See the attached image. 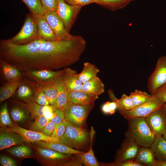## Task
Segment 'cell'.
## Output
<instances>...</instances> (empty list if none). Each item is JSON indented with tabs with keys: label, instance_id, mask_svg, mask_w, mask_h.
Returning <instances> with one entry per match:
<instances>
[{
	"label": "cell",
	"instance_id": "6da1fadb",
	"mask_svg": "<svg viewBox=\"0 0 166 166\" xmlns=\"http://www.w3.org/2000/svg\"><path fill=\"white\" fill-rule=\"evenodd\" d=\"M86 43L81 35L69 40L52 41L40 38L26 44L0 41V59L21 71L34 69L54 70L66 68L80 59Z\"/></svg>",
	"mask_w": 166,
	"mask_h": 166
},
{
	"label": "cell",
	"instance_id": "7a4b0ae2",
	"mask_svg": "<svg viewBox=\"0 0 166 166\" xmlns=\"http://www.w3.org/2000/svg\"><path fill=\"white\" fill-rule=\"evenodd\" d=\"M128 126L126 132L141 147H150L156 137L147 124L144 117L127 120Z\"/></svg>",
	"mask_w": 166,
	"mask_h": 166
},
{
	"label": "cell",
	"instance_id": "3957f363",
	"mask_svg": "<svg viewBox=\"0 0 166 166\" xmlns=\"http://www.w3.org/2000/svg\"><path fill=\"white\" fill-rule=\"evenodd\" d=\"M39 38L36 17L30 13L26 14L19 32L7 40L12 43L22 45L29 43Z\"/></svg>",
	"mask_w": 166,
	"mask_h": 166
},
{
	"label": "cell",
	"instance_id": "277c9868",
	"mask_svg": "<svg viewBox=\"0 0 166 166\" xmlns=\"http://www.w3.org/2000/svg\"><path fill=\"white\" fill-rule=\"evenodd\" d=\"M65 132L61 138L60 143L73 148L80 149L88 143V133L82 128L74 126L65 121Z\"/></svg>",
	"mask_w": 166,
	"mask_h": 166
},
{
	"label": "cell",
	"instance_id": "5b68a950",
	"mask_svg": "<svg viewBox=\"0 0 166 166\" xmlns=\"http://www.w3.org/2000/svg\"><path fill=\"white\" fill-rule=\"evenodd\" d=\"M94 104L83 105L67 102L61 109L64 113V119L72 125L82 128Z\"/></svg>",
	"mask_w": 166,
	"mask_h": 166
},
{
	"label": "cell",
	"instance_id": "8992f818",
	"mask_svg": "<svg viewBox=\"0 0 166 166\" xmlns=\"http://www.w3.org/2000/svg\"><path fill=\"white\" fill-rule=\"evenodd\" d=\"M165 103L158 98L151 95L147 101L128 110L119 111L124 117L128 120L135 117H145L153 111L164 107Z\"/></svg>",
	"mask_w": 166,
	"mask_h": 166
},
{
	"label": "cell",
	"instance_id": "52a82bcc",
	"mask_svg": "<svg viewBox=\"0 0 166 166\" xmlns=\"http://www.w3.org/2000/svg\"><path fill=\"white\" fill-rule=\"evenodd\" d=\"M166 83V56H162L157 60L153 71L148 78L147 88L151 94Z\"/></svg>",
	"mask_w": 166,
	"mask_h": 166
},
{
	"label": "cell",
	"instance_id": "ba28073f",
	"mask_svg": "<svg viewBox=\"0 0 166 166\" xmlns=\"http://www.w3.org/2000/svg\"><path fill=\"white\" fill-rule=\"evenodd\" d=\"M57 2L55 12L69 32L82 7L69 5L64 0H57Z\"/></svg>",
	"mask_w": 166,
	"mask_h": 166
},
{
	"label": "cell",
	"instance_id": "9c48e42d",
	"mask_svg": "<svg viewBox=\"0 0 166 166\" xmlns=\"http://www.w3.org/2000/svg\"><path fill=\"white\" fill-rule=\"evenodd\" d=\"M44 11V16L58 40H69L73 37L74 36L69 33L55 11L46 10Z\"/></svg>",
	"mask_w": 166,
	"mask_h": 166
},
{
	"label": "cell",
	"instance_id": "30bf717a",
	"mask_svg": "<svg viewBox=\"0 0 166 166\" xmlns=\"http://www.w3.org/2000/svg\"><path fill=\"white\" fill-rule=\"evenodd\" d=\"M144 118L156 137L162 136L166 128V114L164 107L153 111Z\"/></svg>",
	"mask_w": 166,
	"mask_h": 166
},
{
	"label": "cell",
	"instance_id": "8fae6325",
	"mask_svg": "<svg viewBox=\"0 0 166 166\" xmlns=\"http://www.w3.org/2000/svg\"><path fill=\"white\" fill-rule=\"evenodd\" d=\"M125 138L117 151L115 160L116 162H122L135 159L140 146L126 132Z\"/></svg>",
	"mask_w": 166,
	"mask_h": 166
},
{
	"label": "cell",
	"instance_id": "7c38bea8",
	"mask_svg": "<svg viewBox=\"0 0 166 166\" xmlns=\"http://www.w3.org/2000/svg\"><path fill=\"white\" fill-rule=\"evenodd\" d=\"M7 131H12L19 134L26 142L44 141L60 143V139H59L46 136L40 132L28 130L17 125L10 127Z\"/></svg>",
	"mask_w": 166,
	"mask_h": 166
},
{
	"label": "cell",
	"instance_id": "4fadbf2b",
	"mask_svg": "<svg viewBox=\"0 0 166 166\" xmlns=\"http://www.w3.org/2000/svg\"><path fill=\"white\" fill-rule=\"evenodd\" d=\"M62 70L54 71L46 69H34L26 71V75L36 82L43 85L52 83Z\"/></svg>",
	"mask_w": 166,
	"mask_h": 166
},
{
	"label": "cell",
	"instance_id": "5bb4252c",
	"mask_svg": "<svg viewBox=\"0 0 166 166\" xmlns=\"http://www.w3.org/2000/svg\"><path fill=\"white\" fill-rule=\"evenodd\" d=\"M76 71L68 67L62 69V77L67 91H82L83 84L80 81Z\"/></svg>",
	"mask_w": 166,
	"mask_h": 166
},
{
	"label": "cell",
	"instance_id": "9a60e30c",
	"mask_svg": "<svg viewBox=\"0 0 166 166\" xmlns=\"http://www.w3.org/2000/svg\"><path fill=\"white\" fill-rule=\"evenodd\" d=\"M33 143L37 147L52 149L69 155L72 154H80L84 153L83 152L76 150L59 142L39 141Z\"/></svg>",
	"mask_w": 166,
	"mask_h": 166
},
{
	"label": "cell",
	"instance_id": "2e32d148",
	"mask_svg": "<svg viewBox=\"0 0 166 166\" xmlns=\"http://www.w3.org/2000/svg\"><path fill=\"white\" fill-rule=\"evenodd\" d=\"M62 71L54 79L52 83L57 93V102L55 107L60 109L67 102L68 91L62 80Z\"/></svg>",
	"mask_w": 166,
	"mask_h": 166
},
{
	"label": "cell",
	"instance_id": "e0dca14e",
	"mask_svg": "<svg viewBox=\"0 0 166 166\" xmlns=\"http://www.w3.org/2000/svg\"><path fill=\"white\" fill-rule=\"evenodd\" d=\"M82 91L97 99L99 95L104 92L105 86L101 80L97 76L92 80L83 84Z\"/></svg>",
	"mask_w": 166,
	"mask_h": 166
},
{
	"label": "cell",
	"instance_id": "ac0fdd59",
	"mask_svg": "<svg viewBox=\"0 0 166 166\" xmlns=\"http://www.w3.org/2000/svg\"><path fill=\"white\" fill-rule=\"evenodd\" d=\"M37 82L29 81L20 82L17 91V97L27 103L31 102L34 96Z\"/></svg>",
	"mask_w": 166,
	"mask_h": 166
},
{
	"label": "cell",
	"instance_id": "d6986e66",
	"mask_svg": "<svg viewBox=\"0 0 166 166\" xmlns=\"http://www.w3.org/2000/svg\"><path fill=\"white\" fill-rule=\"evenodd\" d=\"M1 132L0 134V150L9 148L11 146L23 144L25 142L19 134L14 132Z\"/></svg>",
	"mask_w": 166,
	"mask_h": 166
},
{
	"label": "cell",
	"instance_id": "ffe728a7",
	"mask_svg": "<svg viewBox=\"0 0 166 166\" xmlns=\"http://www.w3.org/2000/svg\"><path fill=\"white\" fill-rule=\"evenodd\" d=\"M96 99L82 91H68L67 102L70 104L89 105L94 104Z\"/></svg>",
	"mask_w": 166,
	"mask_h": 166
},
{
	"label": "cell",
	"instance_id": "44dd1931",
	"mask_svg": "<svg viewBox=\"0 0 166 166\" xmlns=\"http://www.w3.org/2000/svg\"><path fill=\"white\" fill-rule=\"evenodd\" d=\"M35 17L37 22L39 38L50 40H58L44 16L42 15Z\"/></svg>",
	"mask_w": 166,
	"mask_h": 166
},
{
	"label": "cell",
	"instance_id": "7402d4cb",
	"mask_svg": "<svg viewBox=\"0 0 166 166\" xmlns=\"http://www.w3.org/2000/svg\"><path fill=\"white\" fill-rule=\"evenodd\" d=\"M135 159L144 166H154L156 160L150 147L141 146Z\"/></svg>",
	"mask_w": 166,
	"mask_h": 166
},
{
	"label": "cell",
	"instance_id": "603a6c76",
	"mask_svg": "<svg viewBox=\"0 0 166 166\" xmlns=\"http://www.w3.org/2000/svg\"><path fill=\"white\" fill-rule=\"evenodd\" d=\"M100 70L94 64L89 62L84 63L81 72L77 74L80 81L82 83L88 82L97 77Z\"/></svg>",
	"mask_w": 166,
	"mask_h": 166
},
{
	"label": "cell",
	"instance_id": "cb8c5ba5",
	"mask_svg": "<svg viewBox=\"0 0 166 166\" xmlns=\"http://www.w3.org/2000/svg\"><path fill=\"white\" fill-rule=\"evenodd\" d=\"M0 65L3 74L8 81L22 78L21 71L15 67L1 59Z\"/></svg>",
	"mask_w": 166,
	"mask_h": 166
},
{
	"label": "cell",
	"instance_id": "d4e9b609",
	"mask_svg": "<svg viewBox=\"0 0 166 166\" xmlns=\"http://www.w3.org/2000/svg\"><path fill=\"white\" fill-rule=\"evenodd\" d=\"M108 93L110 98L117 104L118 111H128L135 107L129 95L123 94L120 99H118L115 96L112 90H109Z\"/></svg>",
	"mask_w": 166,
	"mask_h": 166
},
{
	"label": "cell",
	"instance_id": "484cf974",
	"mask_svg": "<svg viewBox=\"0 0 166 166\" xmlns=\"http://www.w3.org/2000/svg\"><path fill=\"white\" fill-rule=\"evenodd\" d=\"M150 148L156 160H166V140L162 136L156 137Z\"/></svg>",
	"mask_w": 166,
	"mask_h": 166
},
{
	"label": "cell",
	"instance_id": "4316f807",
	"mask_svg": "<svg viewBox=\"0 0 166 166\" xmlns=\"http://www.w3.org/2000/svg\"><path fill=\"white\" fill-rule=\"evenodd\" d=\"M21 79L8 81L1 87L0 89V103L14 94L21 82Z\"/></svg>",
	"mask_w": 166,
	"mask_h": 166
},
{
	"label": "cell",
	"instance_id": "83f0119b",
	"mask_svg": "<svg viewBox=\"0 0 166 166\" xmlns=\"http://www.w3.org/2000/svg\"><path fill=\"white\" fill-rule=\"evenodd\" d=\"M96 3L109 10L115 11L125 7L130 2L125 0H94Z\"/></svg>",
	"mask_w": 166,
	"mask_h": 166
},
{
	"label": "cell",
	"instance_id": "f1b7e54d",
	"mask_svg": "<svg viewBox=\"0 0 166 166\" xmlns=\"http://www.w3.org/2000/svg\"><path fill=\"white\" fill-rule=\"evenodd\" d=\"M36 148L39 155L45 159L56 160L63 159L69 157L68 154L60 153L52 149L37 146Z\"/></svg>",
	"mask_w": 166,
	"mask_h": 166
},
{
	"label": "cell",
	"instance_id": "f546056e",
	"mask_svg": "<svg viewBox=\"0 0 166 166\" xmlns=\"http://www.w3.org/2000/svg\"><path fill=\"white\" fill-rule=\"evenodd\" d=\"M92 130L91 135V144L89 151L85 153L80 154V161L84 165L88 166H98L99 164L94 156L92 147V143L94 132Z\"/></svg>",
	"mask_w": 166,
	"mask_h": 166
},
{
	"label": "cell",
	"instance_id": "4dcf8cb0",
	"mask_svg": "<svg viewBox=\"0 0 166 166\" xmlns=\"http://www.w3.org/2000/svg\"><path fill=\"white\" fill-rule=\"evenodd\" d=\"M35 16L44 15V10L40 0H21Z\"/></svg>",
	"mask_w": 166,
	"mask_h": 166
},
{
	"label": "cell",
	"instance_id": "1f68e13d",
	"mask_svg": "<svg viewBox=\"0 0 166 166\" xmlns=\"http://www.w3.org/2000/svg\"><path fill=\"white\" fill-rule=\"evenodd\" d=\"M129 96L135 107L148 100L151 97V95L145 92L136 89L131 92Z\"/></svg>",
	"mask_w": 166,
	"mask_h": 166
},
{
	"label": "cell",
	"instance_id": "d6a6232c",
	"mask_svg": "<svg viewBox=\"0 0 166 166\" xmlns=\"http://www.w3.org/2000/svg\"><path fill=\"white\" fill-rule=\"evenodd\" d=\"M45 95L50 105L55 106L57 102V93L54 85L52 83L42 85Z\"/></svg>",
	"mask_w": 166,
	"mask_h": 166
},
{
	"label": "cell",
	"instance_id": "836d02e7",
	"mask_svg": "<svg viewBox=\"0 0 166 166\" xmlns=\"http://www.w3.org/2000/svg\"><path fill=\"white\" fill-rule=\"evenodd\" d=\"M33 101L42 106L50 105L44 93L42 85L37 83L32 102Z\"/></svg>",
	"mask_w": 166,
	"mask_h": 166
},
{
	"label": "cell",
	"instance_id": "e575fe53",
	"mask_svg": "<svg viewBox=\"0 0 166 166\" xmlns=\"http://www.w3.org/2000/svg\"><path fill=\"white\" fill-rule=\"evenodd\" d=\"M25 106L35 119L43 116L44 106L41 105L36 102L33 101L27 103Z\"/></svg>",
	"mask_w": 166,
	"mask_h": 166
},
{
	"label": "cell",
	"instance_id": "d590c367",
	"mask_svg": "<svg viewBox=\"0 0 166 166\" xmlns=\"http://www.w3.org/2000/svg\"><path fill=\"white\" fill-rule=\"evenodd\" d=\"M8 152L13 155L19 158L29 156L32 154L31 149L25 146L14 147L9 149Z\"/></svg>",
	"mask_w": 166,
	"mask_h": 166
},
{
	"label": "cell",
	"instance_id": "8d00e7d4",
	"mask_svg": "<svg viewBox=\"0 0 166 166\" xmlns=\"http://www.w3.org/2000/svg\"><path fill=\"white\" fill-rule=\"evenodd\" d=\"M0 120L1 124L3 126L11 127L13 125L8 113L6 103L3 105L1 110Z\"/></svg>",
	"mask_w": 166,
	"mask_h": 166
},
{
	"label": "cell",
	"instance_id": "74e56055",
	"mask_svg": "<svg viewBox=\"0 0 166 166\" xmlns=\"http://www.w3.org/2000/svg\"><path fill=\"white\" fill-rule=\"evenodd\" d=\"M49 120L45 116H42L35 119L31 125L30 130L41 132Z\"/></svg>",
	"mask_w": 166,
	"mask_h": 166
},
{
	"label": "cell",
	"instance_id": "f35d334b",
	"mask_svg": "<svg viewBox=\"0 0 166 166\" xmlns=\"http://www.w3.org/2000/svg\"><path fill=\"white\" fill-rule=\"evenodd\" d=\"M10 114L12 119L15 122L22 121L26 118L25 112L18 107H14L11 110Z\"/></svg>",
	"mask_w": 166,
	"mask_h": 166
},
{
	"label": "cell",
	"instance_id": "ab89813d",
	"mask_svg": "<svg viewBox=\"0 0 166 166\" xmlns=\"http://www.w3.org/2000/svg\"><path fill=\"white\" fill-rule=\"evenodd\" d=\"M65 129V120L64 119L61 123L56 125L50 136L60 139L64 134Z\"/></svg>",
	"mask_w": 166,
	"mask_h": 166
},
{
	"label": "cell",
	"instance_id": "60d3db41",
	"mask_svg": "<svg viewBox=\"0 0 166 166\" xmlns=\"http://www.w3.org/2000/svg\"><path fill=\"white\" fill-rule=\"evenodd\" d=\"M106 165L110 166H144L135 159L130 160L122 162H116L108 163Z\"/></svg>",
	"mask_w": 166,
	"mask_h": 166
},
{
	"label": "cell",
	"instance_id": "b9f144b4",
	"mask_svg": "<svg viewBox=\"0 0 166 166\" xmlns=\"http://www.w3.org/2000/svg\"><path fill=\"white\" fill-rule=\"evenodd\" d=\"M166 103V83L158 88L152 94Z\"/></svg>",
	"mask_w": 166,
	"mask_h": 166
},
{
	"label": "cell",
	"instance_id": "7bdbcfd3",
	"mask_svg": "<svg viewBox=\"0 0 166 166\" xmlns=\"http://www.w3.org/2000/svg\"><path fill=\"white\" fill-rule=\"evenodd\" d=\"M65 119V114L62 109L57 108L53 112V117L50 120L55 124H58Z\"/></svg>",
	"mask_w": 166,
	"mask_h": 166
},
{
	"label": "cell",
	"instance_id": "ee69618b",
	"mask_svg": "<svg viewBox=\"0 0 166 166\" xmlns=\"http://www.w3.org/2000/svg\"><path fill=\"white\" fill-rule=\"evenodd\" d=\"M44 11L52 10L56 11L57 8V0H40Z\"/></svg>",
	"mask_w": 166,
	"mask_h": 166
},
{
	"label": "cell",
	"instance_id": "f6af8a7d",
	"mask_svg": "<svg viewBox=\"0 0 166 166\" xmlns=\"http://www.w3.org/2000/svg\"><path fill=\"white\" fill-rule=\"evenodd\" d=\"M68 4L73 6L83 7L95 3L94 0H64Z\"/></svg>",
	"mask_w": 166,
	"mask_h": 166
},
{
	"label": "cell",
	"instance_id": "bcb514c9",
	"mask_svg": "<svg viewBox=\"0 0 166 166\" xmlns=\"http://www.w3.org/2000/svg\"><path fill=\"white\" fill-rule=\"evenodd\" d=\"M56 125L52 122L49 121L40 132L45 135L50 136Z\"/></svg>",
	"mask_w": 166,
	"mask_h": 166
},
{
	"label": "cell",
	"instance_id": "7dc6e473",
	"mask_svg": "<svg viewBox=\"0 0 166 166\" xmlns=\"http://www.w3.org/2000/svg\"><path fill=\"white\" fill-rule=\"evenodd\" d=\"M57 108L50 105L44 106L43 113L44 115L49 121L53 117L54 112Z\"/></svg>",
	"mask_w": 166,
	"mask_h": 166
},
{
	"label": "cell",
	"instance_id": "c3c4849f",
	"mask_svg": "<svg viewBox=\"0 0 166 166\" xmlns=\"http://www.w3.org/2000/svg\"><path fill=\"white\" fill-rule=\"evenodd\" d=\"M0 163L3 166H16V162L9 157L5 156H0Z\"/></svg>",
	"mask_w": 166,
	"mask_h": 166
},
{
	"label": "cell",
	"instance_id": "681fc988",
	"mask_svg": "<svg viewBox=\"0 0 166 166\" xmlns=\"http://www.w3.org/2000/svg\"><path fill=\"white\" fill-rule=\"evenodd\" d=\"M109 114H113L115 112L117 109V105L116 103L114 102H110L109 104Z\"/></svg>",
	"mask_w": 166,
	"mask_h": 166
},
{
	"label": "cell",
	"instance_id": "f907efd6",
	"mask_svg": "<svg viewBox=\"0 0 166 166\" xmlns=\"http://www.w3.org/2000/svg\"><path fill=\"white\" fill-rule=\"evenodd\" d=\"M110 102H106L102 106V110L103 112L105 114L109 113V104Z\"/></svg>",
	"mask_w": 166,
	"mask_h": 166
},
{
	"label": "cell",
	"instance_id": "816d5d0a",
	"mask_svg": "<svg viewBox=\"0 0 166 166\" xmlns=\"http://www.w3.org/2000/svg\"><path fill=\"white\" fill-rule=\"evenodd\" d=\"M154 166H166V160H156L154 162Z\"/></svg>",
	"mask_w": 166,
	"mask_h": 166
},
{
	"label": "cell",
	"instance_id": "f5cc1de1",
	"mask_svg": "<svg viewBox=\"0 0 166 166\" xmlns=\"http://www.w3.org/2000/svg\"><path fill=\"white\" fill-rule=\"evenodd\" d=\"M162 136L166 140V128L162 135Z\"/></svg>",
	"mask_w": 166,
	"mask_h": 166
},
{
	"label": "cell",
	"instance_id": "db71d44e",
	"mask_svg": "<svg viewBox=\"0 0 166 166\" xmlns=\"http://www.w3.org/2000/svg\"><path fill=\"white\" fill-rule=\"evenodd\" d=\"M164 110L166 114V103H165L164 107Z\"/></svg>",
	"mask_w": 166,
	"mask_h": 166
},
{
	"label": "cell",
	"instance_id": "11a10c76",
	"mask_svg": "<svg viewBox=\"0 0 166 166\" xmlns=\"http://www.w3.org/2000/svg\"><path fill=\"white\" fill-rule=\"evenodd\" d=\"M125 0L129 2H130L131 1H133L135 0Z\"/></svg>",
	"mask_w": 166,
	"mask_h": 166
}]
</instances>
